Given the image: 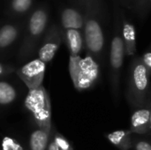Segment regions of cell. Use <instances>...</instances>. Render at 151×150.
Wrapping results in <instances>:
<instances>
[{"instance_id": "6da1fadb", "label": "cell", "mask_w": 151, "mask_h": 150, "mask_svg": "<svg viewBox=\"0 0 151 150\" xmlns=\"http://www.w3.org/2000/svg\"><path fill=\"white\" fill-rule=\"evenodd\" d=\"M83 10L84 44L87 53L97 59L102 56L105 45V26L109 20L107 5L104 0H89Z\"/></svg>"}, {"instance_id": "7c38bea8", "label": "cell", "mask_w": 151, "mask_h": 150, "mask_svg": "<svg viewBox=\"0 0 151 150\" xmlns=\"http://www.w3.org/2000/svg\"><path fill=\"white\" fill-rule=\"evenodd\" d=\"M151 110L142 108L134 112L131 118V132L142 134L150 129Z\"/></svg>"}, {"instance_id": "9c48e42d", "label": "cell", "mask_w": 151, "mask_h": 150, "mask_svg": "<svg viewBox=\"0 0 151 150\" xmlns=\"http://www.w3.org/2000/svg\"><path fill=\"white\" fill-rule=\"evenodd\" d=\"M25 23L22 21L5 23L0 27V55L5 54L21 36Z\"/></svg>"}, {"instance_id": "d6986e66", "label": "cell", "mask_w": 151, "mask_h": 150, "mask_svg": "<svg viewBox=\"0 0 151 150\" xmlns=\"http://www.w3.org/2000/svg\"><path fill=\"white\" fill-rule=\"evenodd\" d=\"M81 57L80 56H73L70 55V59H69V72H70V76L72 79V81L73 85L76 83L78 74L80 72V63H81Z\"/></svg>"}, {"instance_id": "cb8c5ba5", "label": "cell", "mask_w": 151, "mask_h": 150, "mask_svg": "<svg viewBox=\"0 0 151 150\" xmlns=\"http://www.w3.org/2000/svg\"><path fill=\"white\" fill-rule=\"evenodd\" d=\"M135 150H151V144L146 141H138L134 143Z\"/></svg>"}, {"instance_id": "8fae6325", "label": "cell", "mask_w": 151, "mask_h": 150, "mask_svg": "<svg viewBox=\"0 0 151 150\" xmlns=\"http://www.w3.org/2000/svg\"><path fill=\"white\" fill-rule=\"evenodd\" d=\"M122 37L125 43L126 54L134 56L136 52V31L134 25L126 17L125 12L121 10Z\"/></svg>"}, {"instance_id": "52a82bcc", "label": "cell", "mask_w": 151, "mask_h": 150, "mask_svg": "<svg viewBox=\"0 0 151 150\" xmlns=\"http://www.w3.org/2000/svg\"><path fill=\"white\" fill-rule=\"evenodd\" d=\"M45 70L46 64L39 58H34L17 68L16 74L28 90H33L42 86Z\"/></svg>"}, {"instance_id": "ac0fdd59", "label": "cell", "mask_w": 151, "mask_h": 150, "mask_svg": "<svg viewBox=\"0 0 151 150\" xmlns=\"http://www.w3.org/2000/svg\"><path fill=\"white\" fill-rule=\"evenodd\" d=\"M140 19H145L150 13L149 0H134L131 10Z\"/></svg>"}, {"instance_id": "8992f818", "label": "cell", "mask_w": 151, "mask_h": 150, "mask_svg": "<svg viewBox=\"0 0 151 150\" xmlns=\"http://www.w3.org/2000/svg\"><path fill=\"white\" fill-rule=\"evenodd\" d=\"M63 41L64 29L58 24H51L48 27L38 48V58L45 64L50 62Z\"/></svg>"}, {"instance_id": "603a6c76", "label": "cell", "mask_w": 151, "mask_h": 150, "mask_svg": "<svg viewBox=\"0 0 151 150\" xmlns=\"http://www.w3.org/2000/svg\"><path fill=\"white\" fill-rule=\"evenodd\" d=\"M142 59L145 65V66L147 67V71H148V75L149 77L151 76V49L149 50L142 57Z\"/></svg>"}, {"instance_id": "9a60e30c", "label": "cell", "mask_w": 151, "mask_h": 150, "mask_svg": "<svg viewBox=\"0 0 151 150\" xmlns=\"http://www.w3.org/2000/svg\"><path fill=\"white\" fill-rule=\"evenodd\" d=\"M50 140V133H46L39 128L35 129L29 137V150H47Z\"/></svg>"}, {"instance_id": "5bb4252c", "label": "cell", "mask_w": 151, "mask_h": 150, "mask_svg": "<svg viewBox=\"0 0 151 150\" xmlns=\"http://www.w3.org/2000/svg\"><path fill=\"white\" fill-rule=\"evenodd\" d=\"M35 0H11L8 5L7 13L13 18L23 17L30 13Z\"/></svg>"}, {"instance_id": "484cf974", "label": "cell", "mask_w": 151, "mask_h": 150, "mask_svg": "<svg viewBox=\"0 0 151 150\" xmlns=\"http://www.w3.org/2000/svg\"><path fill=\"white\" fill-rule=\"evenodd\" d=\"M47 150H60L58 149V147L57 146V144L55 143V141H53L51 135H50V143H49L48 149Z\"/></svg>"}, {"instance_id": "7a4b0ae2", "label": "cell", "mask_w": 151, "mask_h": 150, "mask_svg": "<svg viewBox=\"0 0 151 150\" xmlns=\"http://www.w3.org/2000/svg\"><path fill=\"white\" fill-rule=\"evenodd\" d=\"M50 8L46 4H41L31 11L24 25L22 41L18 51V60L30 59L41 44L49 27Z\"/></svg>"}, {"instance_id": "2e32d148", "label": "cell", "mask_w": 151, "mask_h": 150, "mask_svg": "<svg viewBox=\"0 0 151 150\" xmlns=\"http://www.w3.org/2000/svg\"><path fill=\"white\" fill-rule=\"evenodd\" d=\"M17 97L18 91L15 86L7 80H0V107L12 105L17 100Z\"/></svg>"}, {"instance_id": "4fadbf2b", "label": "cell", "mask_w": 151, "mask_h": 150, "mask_svg": "<svg viewBox=\"0 0 151 150\" xmlns=\"http://www.w3.org/2000/svg\"><path fill=\"white\" fill-rule=\"evenodd\" d=\"M64 41L70 51V55L79 56L84 44L83 32L77 29L64 30Z\"/></svg>"}, {"instance_id": "f1b7e54d", "label": "cell", "mask_w": 151, "mask_h": 150, "mask_svg": "<svg viewBox=\"0 0 151 150\" xmlns=\"http://www.w3.org/2000/svg\"><path fill=\"white\" fill-rule=\"evenodd\" d=\"M150 129H151V114H150Z\"/></svg>"}, {"instance_id": "3957f363", "label": "cell", "mask_w": 151, "mask_h": 150, "mask_svg": "<svg viewBox=\"0 0 151 150\" xmlns=\"http://www.w3.org/2000/svg\"><path fill=\"white\" fill-rule=\"evenodd\" d=\"M24 106L31 114L37 128L50 133L52 129L51 103L45 88L41 86L38 88L28 90L24 101Z\"/></svg>"}, {"instance_id": "4316f807", "label": "cell", "mask_w": 151, "mask_h": 150, "mask_svg": "<svg viewBox=\"0 0 151 150\" xmlns=\"http://www.w3.org/2000/svg\"><path fill=\"white\" fill-rule=\"evenodd\" d=\"M72 1L73 2L74 5H77V6H79V7L83 9V7L86 4V3L88 2L89 0H72Z\"/></svg>"}, {"instance_id": "e0dca14e", "label": "cell", "mask_w": 151, "mask_h": 150, "mask_svg": "<svg viewBox=\"0 0 151 150\" xmlns=\"http://www.w3.org/2000/svg\"><path fill=\"white\" fill-rule=\"evenodd\" d=\"M108 141L120 150H129L131 144L130 133L123 130L115 131L106 135Z\"/></svg>"}, {"instance_id": "ffe728a7", "label": "cell", "mask_w": 151, "mask_h": 150, "mask_svg": "<svg viewBox=\"0 0 151 150\" xmlns=\"http://www.w3.org/2000/svg\"><path fill=\"white\" fill-rule=\"evenodd\" d=\"M50 135L60 150H73L71 143L62 134L58 133L55 129H53V128L51 129Z\"/></svg>"}, {"instance_id": "277c9868", "label": "cell", "mask_w": 151, "mask_h": 150, "mask_svg": "<svg viewBox=\"0 0 151 150\" xmlns=\"http://www.w3.org/2000/svg\"><path fill=\"white\" fill-rule=\"evenodd\" d=\"M114 32L111 42L110 50V63L111 68V81L113 92L118 94L119 73L123 65L124 57L126 54L125 43L122 37V24H121V6L119 3L114 1Z\"/></svg>"}, {"instance_id": "d4e9b609", "label": "cell", "mask_w": 151, "mask_h": 150, "mask_svg": "<svg viewBox=\"0 0 151 150\" xmlns=\"http://www.w3.org/2000/svg\"><path fill=\"white\" fill-rule=\"evenodd\" d=\"M134 0H118V3L120 6H123L128 10H131Z\"/></svg>"}, {"instance_id": "83f0119b", "label": "cell", "mask_w": 151, "mask_h": 150, "mask_svg": "<svg viewBox=\"0 0 151 150\" xmlns=\"http://www.w3.org/2000/svg\"><path fill=\"white\" fill-rule=\"evenodd\" d=\"M149 10L150 11H151V0H149Z\"/></svg>"}, {"instance_id": "7402d4cb", "label": "cell", "mask_w": 151, "mask_h": 150, "mask_svg": "<svg viewBox=\"0 0 151 150\" xmlns=\"http://www.w3.org/2000/svg\"><path fill=\"white\" fill-rule=\"evenodd\" d=\"M17 68H15L11 64H4L0 62V80L10 76L13 72H16Z\"/></svg>"}, {"instance_id": "ba28073f", "label": "cell", "mask_w": 151, "mask_h": 150, "mask_svg": "<svg viewBox=\"0 0 151 150\" xmlns=\"http://www.w3.org/2000/svg\"><path fill=\"white\" fill-rule=\"evenodd\" d=\"M99 76V65L94 57L87 53L80 63V72L76 83L73 85L78 91H85L96 84Z\"/></svg>"}, {"instance_id": "5b68a950", "label": "cell", "mask_w": 151, "mask_h": 150, "mask_svg": "<svg viewBox=\"0 0 151 150\" xmlns=\"http://www.w3.org/2000/svg\"><path fill=\"white\" fill-rule=\"evenodd\" d=\"M149 75L142 57L134 59L128 83V99L133 105H142L149 91Z\"/></svg>"}, {"instance_id": "44dd1931", "label": "cell", "mask_w": 151, "mask_h": 150, "mask_svg": "<svg viewBox=\"0 0 151 150\" xmlns=\"http://www.w3.org/2000/svg\"><path fill=\"white\" fill-rule=\"evenodd\" d=\"M0 150H24V149L18 141L12 137L5 136L1 141Z\"/></svg>"}, {"instance_id": "f546056e", "label": "cell", "mask_w": 151, "mask_h": 150, "mask_svg": "<svg viewBox=\"0 0 151 150\" xmlns=\"http://www.w3.org/2000/svg\"><path fill=\"white\" fill-rule=\"evenodd\" d=\"M113 1H114V0H113Z\"/></svg>"}, {"instance_id": "30bf717a", "label": "cell", "mask_w": 151, "mask_h": 150, "mask_svg": "<svg viewBox=\"0 0 151 150\" xmlns=\"http://www.w3.org/2000/svg\"><path fill=\"white\" fill-rule=\"evenodd\" d=\"M60 26L64 30L77 29L81 30L84 27V10L77 5L64 6L59 11Z\"/></svg>"}]
</instances>
